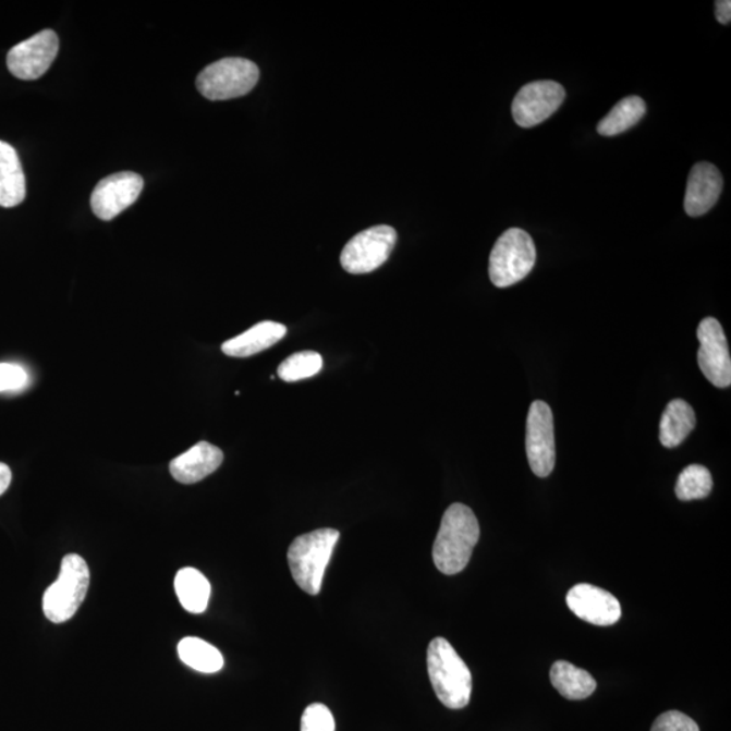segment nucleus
I'll return each mask as SVG.
<instances>
[{"label": "nucleus", "instance_id": "6ab92c4d", "mask_svg": "<svg viewBox=\"0 0 731 731\" xmlns=\"http://www.w3.org/2000/svg\"><path fill=\"white\" fill-rule=\"evenodd\" d=\"M550 680L552 686L569 700L587 699L597 686L593 674L568 661H557L551 667Z\"/></svg>", "mask_w": 731, "mask_h": 731}, {"label": "nucleus", "instance_id": "bb28decb", "mask_svg": "<svg viewBox=\"0 0 731 731\" xmlns=\"http://www.w3.org/2000/svg\"><path fill=\"white\" fill-rule=\"evenodd\" d=\"M27 373L24 367L14 364H0V392H14L26 387Z\"/></svg>", "mask_w": 731, "mask_h": 731}, {"label": "nucleus", "instance_id": "f3484780", "mask_svg": "<svg viewBox=\"0 0 731 731\" xmlns=\"http://www.w3.org/2000/svg\"><path fill=\"white\" fill-rule=\"evenodd\" d=\"M26 197V178L16 150L0 142V206L14 208Z\"/></svg>", "mask_w": 731, "mask_h": 731}, {"label": "nucleus", "instance_id": "f8f14e48", "mask_svg": "<svg viewBox=\"0 0 731 731\" xmlns=\"http://www.w3.org/2000/svg\"><path fill=\"white\" fill-rule=\"evenodd\" d=\"M143 187V178L135 172H119L106 176L97 184L92 195L95 216L103 221L113 220L136 203Z\"/></svg>", "mask_w": 731, "mask_h": 731}, {"label": "nucleus", "instance_id": "4be33fe9", "mask_svg": "<svg viewBox=\"0 0 731 731\" xmlns=\"http://www.w3.org/2000/svg\"><path fill=\"white\" fill-rule=\"evenodd\" d=\"M183 663L200 673H216L224 667V657L217 647L197 637H186L178 645Z\"/></svg>", "mask_w": 731, "mask_h": 731}, {"label": "nucleus", "instance_id": "412c9836", "mask_svg": "<svg viewBox=\"0 0 731 731\" xmlns=\"http://www.w3.org/2000/svg\"><path fill=\"white\" fill-rule=\"evenodd\" d=\"M646 114L645 100L637 95L628 97L613 106V109L597 125L601 136L612 137L621 135L630 127L637 125Z\"/></svg>", "mask_w": 731, "mask_h": 731}, {"label": "nucleus", "instance_id": "a211bd4d", "mask_svg": "<svg viewBox=\"0 0 731 731\" xmlns=\"http://www.w3.org/2000/svg\"><path fill=\"white\" fill-rule=\"evenodd\" d=\"M695 424L694 409L682 399L672 400L663 411L660 423V440L663 448L674 449L682 444L694 431Z\"/></svg>", "mask_w": 731, "mask_h": 731}, {"label": "nucleus", "instance_id": "393cba45", "mask_svg": "<svg viewBox=\"0 0 731 731\" xmlns=\"http://www.w3.org/2000/svg\"><path fill=\"white\" fill-rule=\"evenodd\" d=\"M301 731H337L331 710L321 703L306 707L301 718Z\"/></svg>", "mask_w": 731, "mask_h": 731}, {"label": "nucleus", "instance_id": "f03ea898", "mask_svg": "<svg viewBox=\"0 0 731 731\" xmlns=\"http://www.w3.org/2000/svg\"><path fill=\"white\" fill-rule=\"evenodd\" d=\"M427 667L435 694L446 707L460 710L468 705L473 690L472 673L448 639L439 637L431 641Z\"/></svg>", "mask_w": 731, "mask_h": 731}, {"label": "nucleus", "instance_id": "a878e982", "mask_svg": "<svg viewBox=\"0 0 731 731\" xmlns=\"http://www.w3.org/2000/svg\"><path fill=\"white\" fill-rule=\"evenodd\" d=\"M651 731H700L694 719L680 711L661 714L653 723Z\"/></svg>", "mask_w": 731, "mask_h": 731}, {"label": "nucleus", "instance_id": "7ed1b4c3", "mask_svg": "<svg viewBox=\"0 0 731 731\" xmlns=\"http://www.w3.org/2000/svg\"><path fill=\"white\" fill-rule=\"evenodd\" d=\"M340 534L338 529L320 528L300 535L288 551L290 572L295 584L308 595H319L324 574L333 555Z\"/></svg>", "mask_w": 731, "mask_h": 731}, {"label": "nucleus", "instance_id": "c85d7f7f", "mask_svg": "<svg viewBox=\"0 0 731 731\" xmlns=\"http://www.w3.org/2000/svg\"><path fill=\"white\" fill-rule=\"evenodd\" d=\"M11 484V471L8 465L0 462V496L9 489Z\"/></svg>", "mask_w": 731, "mask_h": 731}, {"label": "nucleus", "instance_id": "5701e85b", "mask_svg": "<svg viewBox=\"0 0 731 731\" xmlns=\"http://www.w3.org/2000/svg\"><path fill=\"white\" fill-rule=\"evenodd\" d=\"M712 490V477L710 471L702 465H690L684 468L678 478V499L682 501L700 500L707 498Z\"/></svg>", "mask_w": 731, "mask_h": 731}, {"label": "nucleus", "instance_id": "6e6552de", "mask_svg": "<svg viewBox=\"0 0 731 731\" xmlns=\"http://www.w3.org/2000/svg\"><path fill=\"white\" fill-rule=\"evenodd\" d=\"M526 453L535 476H550L556 466L555 421L545 401H534L529 406L526 431Z\"/></svg>", "mask_w": 731, "mask_h": 731}, {"label": "nucleus", "instance_id": "1a4fd4ad", "mask_svg": "<svg viewBox=\"0 0 731 731\" xmlns=\"http://www.w3.org/2000/svg\"><path fill=\"white\" fill-rule=\"evenodd\" d=\"M697 340L700 349L697 353L703 376L719 389L729 388L731 383V360L727 334L721 322L714 317L703 319L697 327Z\"/></svg>", "mask_w": 731, "mask_h": 731}, {"label": "nucleus", "instance_id": "ddd939ff", "mask_svg": "<svg viewBox=\"0 0 731 731\" xmlns=\"http://www.w3.org/2000/svg\"><path fill=\"white\" fill-rule=\"evenodd\" d=\"M566 605L574 616L596 626H611L622 616L617 597L590 584L574 585L566 595Z\"/></svg>", "mask_w": 731, "mask_h": 731}, {"label": "nucleus", "instance_id": "cd10ccee", "mask_svg": "<svg viewBox=\"0 0 731 731\" xmlns=\"http://www.w3.org/2000/svg\"><path fill=\"white\" fill-rule=\"evenodd\" d=\"M716 16L719 24L729 25L731 21V2L730 0H718L716 2Z\"/></svg>", "mask_w": 731, "mask_h": 731}, {"label": "nucleus", "instance_id": "2eb2a0df", "mask_svg": "<svg viewBox=\"0 0 731 731\" xmlns=\"http://www.w3.org/2000/svg\"><path fill=\"white\" fill-rule=\"evenodd\" d=\"M224 461L219 448L208 442H199L170 463L172 477L181 484H195L215 473Z\"/></svg>", "mask_w": 731, "mask_h": 731}, {"label": "nucleus", "instance_id": "dca6fc26", "mask_svg": "<svg viewBox=\"0 0 731 731\" xmlns=\"http://www.w3.org/2000/svg\"><path fill=\"white\" fill-rule=\"evenodd\" d=\"M288 328L276 321H261L221 345L222 353L233 358H247L272 348L284 338Z\"/></svg>", "mask_w": 731, "mask_h": 731}, {"label": "nucleus", "instance_id": "9b49d317", "mask_svg": "<svg viewBox=\"0 0 731 731\" xmlns=\"http://www.w3.org/2000/svg\"><path fill=\"white\" fill-rule=\"evenodd\" d=\"M59 52V37L53 31H42L10 50L8 66L21 81H36L52 65Z\"/></svg>", "mask_w": 731, "mask_h": 731}, {"label": "nucleus", "instance_id": "423d86ee", "mask_svg": "<svg viewBox=\"0 0 731 731\" xmlns=\"http://www.w3.org/2000/svg\"><path fill=\"white\" fill-rule=\"evenodd\" d=\"M259 81L258 65L240 58H228L206 66L197 77V88L205 98L227 100L243 97Z\"/></svg>", "mask_w": 731, "mask_h": 731}, {"label": "nucleus", "instance_id": "b1692460", "mask_svg": "<svg viewBox=\"0 0 731 731\" xmlns=\"http://www.w3.org/2000/svg\"><path fill=\"white\" fill-rule=\"evenodd\" d=\"M322 368V358L315 351H301L284 360L278 367V376L284 382H297L316 376Z\"/></svg>", "mask_w": 731, "mask_h": 731}, {"label": "nucleus", "instance_id": "9d476101", "mask_svg": "<svg viewBox=\"0 0 731 731\" xmlns=\"http://www.w3.org/2000/svg\"><path fill=\"white\" fill-rule=\"evenodd\" d=\"M565 88L552 81H538L523 86L512 103V115L522 127L543 124L556 113L565 99Z\"/></svg>", "mask_w": 731, "mask_h": 731}, {"label": "nucleus", "instance_id": "39448f33", "mask_svg": "<svg viewBox=\"0 0 731 731\" xmlns=\"http://www.w3.org/2000/svg\"><path fill=\"white\" fill-rule=\"evenodd\" d=\"M537 249L523 229H508L496 242L489 258V277L496 288H510L533 271Z\"/></svg>", "mask_w": 731, "mask_h": 731}, {"label": "nucleus", "instance_id": "4468645a", "mask_svg": "<svg viewBox=\"0 0 731 731\" xmlns=\"http://www.w3.org/2000/svg\"><path fill=\"white\" fill-rule=\"evenodd\" d=\"M723 188V178L716 166L702 161L692 167L686 183L684 209L691 217H700L718 203Z\"/></svg>", "mask_w": 731, "mask_h": 731}, {"label": "nucleus", "instance_id": "f257e3e1", "mask_svg": "<svg viewBox=\"0 0 731 731\" xmlns=\"http://www.w3.org/2000/svg\"><path fill=\"white\" fill-rule=\"evenodd\" d=\"M479 539V524L467 505L448 508L435 539L432 557L440 572L453 576L467 566Z\"/></svg>", "mask_w": 731, "mask_h": 731}, {"label": "nucleus", "instance_id": "20e7f679", "mask_svg": "<svg viewBox=\"0 0 731 731\" xmlns=\"http://www.w3.org/2000/svg\"><path fill=\"white\" fill-rule=\"evenodd\" d=\"M90 587V569L81 556L63 558L58 580L44 594V613L53 623H64L75 616Z\"/></svg>", "mask_w": 731, "mask_h": 731}, {"label": "nucleus", "instance_id": "0eeeda50", "mask_svg": "<svg viewBox=\"0 0 731 731\" xmlns=\"http://www.w3.org/2000/svg\"><path fill=\"white\" fill-rule=\"evenodd\" d=\"M398 243V232L388 226L366 229L344 245L340 264L350 275H367L389 259Z\"/></svg>", "mask_w": 731, "mask_h": 731}, {"label": "nucleus", "instance_id": "aec40b11", "mask_svg": "<svg viewBox=\"0 0 731 731\" xmlns=\"http://www.w3.org/2000/svg\"><path fill=\"white\" fill-rule=\"evenodd\" d=\"M175 590L184 610L203 613L208 608L211 594L210 583L197 569H181L176 573Z\"/></svg>", "mask_w": 731, "mask_h": 731}]
</instances>
